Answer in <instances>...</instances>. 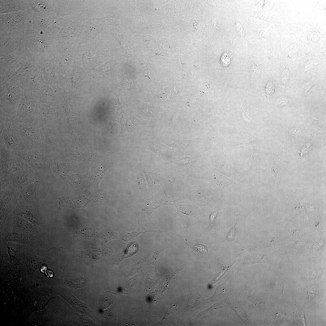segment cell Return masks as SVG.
I'll return each mask as SVG.
<instances>
[{
	"label": "cell",
	"mask_w": 326,
	"mask_h": 326,
	"mask_svg": "<svg viewBox=\"0 0 326 326\" xmlns=\"http://www.w3.org/2000/svg\"><path fill=\"white\" fill-rule=\"evenodd\" d=\"M26 54L36 64L52 58L55 48L53 35L32 28L24 32Z\"/></svg>",
	"instance_id": "cell-1"
},
{
	"label": "cell",
	"mask_w": 326,
	"mask_h": 326,
	"mask_svg": "<svg viewBox=\"0 0 326 326\" xmlns=\"http://www.w3.org/2000/svg\"><path fill=\"white\" fill-rule=\"evenodd\" d=\"M24 88L22 82L0 76V110L15 118Z\"/></svg>",
	"instance_id": "cell-2"
},
{
	"label": "cell",
	"mask_w": 326,
	"mask_h": 326,
	"mask_svg": "<svg viewBox=\"0 0 326 326\" xmlns=\"http://www.w3.org/2000/svg\"><path fill=\"white\" fill-rule=\"evenodd\" d=\"M32 17L30 6L25 10L0 13V30L24 32L32 28Z\"/></svg>",
	"instance_id": "cell-3"
},
{
	"label": "cell",
	"mask_w": 326,
	"mask_h": 326,
	"mask_svg": "<svg viewBox=\"0 0 326 326\" xmlns=\"http://www.w3.org/2000/svg\"><path fill=\"white\" fill-rule=\"evenodd\" d=\"M40 101L38 91L25 87L14 120L25 124L33 121L35 119L36 108Z\"/></svg>",
	"instance_id": "cell-4"
},
{
	"label": "cell",
	"mask_w": 326,
	"mask_h": 326,
	"mask_svg": "<svg viewBox=\"0 0 326 326\" xmlns=\"http://www.w3.org/2000/svg\"><path fill=\"white\" fill-rule=\"evenodd\" d=\"M15 154L33 167L45 169L49 168L47 155L49 154L43 148L25 144Z\"/></svg>",
	"instance_id": "cell-5"
},
{
	"label": "cell",
	"mask_w": 326,
	"mask_h": 326,
	"mask_svg": "<svg viewBox=\"0 0 326 326\" xmlns=\"http://www.w3.org/2000/svg\"><path fill=\"white\" fill-rule=\"evenodd\" d=\"M24 32L0 30V53L26 54Z\"/></svg>",
	"instance_id": "cell-6"
},
{
	"label": "cell",
	"mask_w": 326,
	"mask_h": 326,
	"mask_svg": "<svg viewBox=\"0 0 326 326\" xmlns=\"http://www.w3.org/2000/svg\"><path fill=\"white\" fill-rule=\"evenodd\" d=\"M12 125L14 129L21 136L25 144L43 148L41 138L40 126L35 119L26 124L16 122L14 119Z\"/></svg>",
	"instance_id": "cell-7"
},
{
	"label": "cell",
	"mask_w": 326,
	"mask_h": 326,
	"mask_svg": "<svg viewBox=\"0 0 326 326\" xmlns=\"http://www.w3.org/2000/svg\"><path fill=\"white\" fill-rule=\"evenodd\" d=\"M35 116L40 127H53L59 120L60 114L52 104L40 101L36 108Z\"/></svg>",
	"instance_id": "cell-8"
},
{
	"label": "cell",
	"mask_w": 326,
	"mask_h": 326,
	"mask_svg": "<svg viewBox=\"0 0 326 326\" xmlns=\"http://www.w3.org/2000/svg\"><path fill=\"white\" fill-rule=\"evenodd\" d=\"M0 148L14 154L25 144L21 136L13 127L12 123L0 133Z\"/></svg>",
	"instance_id": "cell-9"
},
{
	"label": "cell",
	"mask_w": 326,
	"mask_h": 326,
	"mask_svg": "<svg viewBox=\"0 0 326 326\" xmlns=\"http://www.w3.org/2000/svg\"><path fill=\"white\" fill-rule=\"evenodd\" d=\"M37 66L36 63L25 54L17 62L7 75L5 76L23 83L28 74Z\"/></svg>",
	"instance_id": "cell-10"
},
{
	"label": "cell",
	"mask_w": 326,
	"mask_h": 326,
	"mask_svg": "<svg viewBox=\"0 0 326 326\" xmlns=\"http://www.w3.org/2000/svg\"><path fill=\"white\" fill-rule=\"evenodd\" d=\"M42 144L44 149L50 154L54 149L59 138L58 130L53 127H40Z\"/></svg>",
	"instance_id": "cell-11"
},
{
	"label": "cell",
	"mask_w": 326,
	"mask_h": 326,
	"mask_svg": "<svg viewBox=\"0 0 326 326\" xmlns=\"http://www.w3.org/2000/svg\"><path fill=\"white\" fill-rule=\"evenodd\" d=\"M5 238L9 241L17 242L46 248L50 246L46 242L36 237L17 232L8 233L6 235Z\"/></svg>",
	"instance_id": "cell-12"
},
{
	"label": "cell",
	"mask_w": 326,
	"mask_h": 326,
	"mask_svg": "<svg viewBox=\"0 0 326 326\" xmlns=\"http://www.w3.org/2000/svg\"><path fill=\"white\" fill-rule=\"evenodd\" d=\"M23 83L25 87L37 91H39L46 84L42 73L37 66L28 74Z\"/></svg>",
	"instance_id": "cell-13"
},
{
	"label": "cell",
	"mask_w": 326,
	"mask_h": 326,
	"mask_svg": "<svg viewBox=\"0 0 326 326\" xmlns=\"http://www.w3.org/2000/svg\"><path fill=\"white\" fill-rule=\"evenodd\" d=\"M25 54L0 53V76H6L11 69Z\"/></svg>",
	"instance_id": "cell-14"
},
{
	"label": "cell",
	"mask_w": 326,
	"mask_h": 326,
	"mask_svg": "<svg viewBox=\"0 0 326 326\" xmlns=\"http://www.w3.org/2000/svg\"><path fill=\"white\" fill-rule=\"evenodd\" d=\"M171 199L164 192H159L151 198L145 200V209L150 213H152L159 207L164 205L169 204Z\"/></svg>",
	"instance_id": "cell-15"
},
{
	"label": "cell",
	"mask_w": 326,
	"mask_h": 326,
	"mask_svg": "<svg viewBox=\"0 0 326 326\" xmlns=\"http://www.w3.org/2000/svg\"><path fill=\"white\" fill-rule=\"evenodd\" d=\"M0 13L25 10L30 6L25 0H0Z\"/></svg>",
	"instance_id": "cell-16"
},
{
	"label": "cell",
	"mask_w": 326,
	"mask_h": 326,
	"mask_svg": "<svg viewBox=\"0 0 326 326\" xmlns=\"http://www.w3.org/2000/svg\"><path fill=\"white\" fill-rule=\"evenodd\" d=\"M13 228L15 229L34 232H38L35 226L27 221L21 218H16L12 222Z\"/></svg>",
	"instance_id": "cell-17"
},
{
	"label": "cell",
	"mask_w": 326,
	"mask_h": 326,
	"mask_svg": "<svg viewBox=\"0 0 326 326\" xmlns=\"http://www.w3.org/2000/svg\"><path fill=\"white\" fill-rule=\"evenodd\" d=\"M128 207L131 211L133 212L136 214L137 217L138 221V228L137 230L134 232L131 233H126V240H130L141 233L146 232H157L156 231L144 228L142 224V219L140 216L139 213L138 211H135L130 207L128 206Z\"/></svg>",
	"instance_id": "cell-18"
},
{
	"label": "cell",
	"mask_w": 326,
	"mask_h": 326,
	"mask_svg": "<svg viewBox=\"0 0 326 326\" xmlns=\"http://www.w3.org/2000/svg\"><path fill=\"white\" fill-rule=\"evenodd\" d=\"M111 166V163L107 161H104L100 166L94 172L92 176L94 183L96 185L102 178L107 170Z\"/></svg>",
	"instance_id": "cell-19"
},
{
	"label": "cell",
	"mask_w": 326,
	"mask_h": 326,
	"mask_svg": "<svg viewBox=\"0 0 326 326\" xmlns=\"http://www.w3.org/2000/svg\"><path fill=\"white\" fill-rule=\"evenodd\" d=\"M124 82L125 88L129 92L137 93L141 90L135 77L132 75L129 74L126 75Z\"/></svg>",
	"instance_id": "cell-20"
},
{
	"label": "cell",
	"mask_w": 326,
	"mask_h": 326,
	"mask_svg": "<svg viewBox=\"0 0 326 326\" xmlns=\"http://www.w3.org/2000/svg\"><path fill=\"white\" fill-rule=\"evenodd\" d=\"M117 294L110 292H102L100 296L99 302L100 307L103 309L107 308L110 305L113 304L114 301Z\"/></svg>",
	"instance_id": "cell-21"
},
{
	"label": "cell",
	"mask_w": 326,
	"mask_h": 326,
	"mask_svg": "<svg viewBox=\"0 0 326 326\" xmlns=\"http://www.w3.org/2000/svg\"><path fill=\"white\" fill-rule=\"evenodd\" d=\"M139 245L136 242H132L128 244L125 252L120 259V262L125 258L131 257L138 251Z\"/></svg>",
	"instance_id": "cell-22"
},
{
	"label": "cell",
	"mask_w": 326,
	"mask_h": 326,
	"mask_svg": "<svg viewBox=\"0 0 326 326\" xmlns=\"http://www.w3.org/2000/svg\"><path fill=\"white\" fill-rule=\"evenodd\" d=\"M14 118L0 110V133L3 131L8 124L12 123Z\"/></svg>",
	"instance_id": "cell-23"
},
{
	"label": "cell",
	"mask_w": 326,
	"mask_h": 326,
	"mask_svg": "<svg viewBox=\"0 0 326 326\" xmlns=\"http://www.w3.org/2000/svg\"><path fill=\"white\" fill-rule=\"evenodd\" d=\"M233 55V52L230 50H228L223 54L221 60L224 66L226 67L229 64Z\"/></svg>",
	"instance_id": "cell-24"
},
{
	"label": "cell",
	"mask_w": 326,
	"mask_h": 326,
	"mask_svg": "<svg viewBox=\"0 0 326 326\" xmlns=\"http://www.w3.org/2000/svg\"><path fill=\"white\" fill-rule=\"evenodd\" d=\"M36 188L33 185L27 187L25 192V195L27 197H32L34 196L36 192Z\"/></svg>",
	"instance_id": "cell-25"
},
{
	"label": "cell",
	"mask_w": 326,
	"mask_h": 326,
	"mask_svg": "<svg viewBox=\"0 0 326 326\" xmlns=\"http://www.w3.org/2000/svg\"><path fill=\"white\" fill-rule=\"evenodd\" d=\"M8 252L9 256L11 258L16 257L18 253V250L16 248L10 245H7Z\"/></svg>",
	"instance_id": "cell-26"
},
{
	"label": "cell",
	"mask_w": 326,
	"mask_h": 326,
	"mask_svg": "<svg viewBox=\"0 0 326 326\" xmlns=\"http://www.w3.org/2000/svg\"><path fill=\"white\" fill-rule=\"evenodd\" d=\"M266 92L268 96L271 95L275 91V86L272 81L269 82L266 86Z\"/></svg>",
	"instance_id": "cell-27"
},
{
	"label": "cell",
	"mask_w": 326,
	"mask_h": 326,
	"mask_svg": "<svg viewBox=\"0 0 326 326\" xmlns=\"http://www.w3.org/2000/svg\"><path fill=\"white\" fill-rule=\"evenodd\" d=\"M195 247L197 250L201 252L206 253L208 252L207 247L203 245L199 244L196 245Z\"/></svg>",
	"instance_id": "cell-28"
},
{
	"label": "cell",
	"mask_w": 326,
	"mask_h": 326,
	"mask_svg": "<svg viewBox=\"0 0 326 326\" xmlns=\"http://www.w3.org/2000/svg\"><path fill=\"white\" fill-rule=\"evenodd\" d=\"M218 214V213L216 211L213 212L209 216L210 225L214 224Z\"/></svg>",
	"instance_id": "cell-29"
},
{
	"label": "cell",
	"mask_w": 326,
	"mask_h": 326,
	"mask_svg": "<svg viewBox=\"0 0 326 326\" xmlns=\"http://www.w3.org/2000/svg\"><path fill=\"white\" fill-rule=\"evenodd\" d=\"M289 72H288L287 74H286V72H283L284 73L282 74V76L283 77V78H282V79L283 80V81L282 82H283V81H284L283 83H286V81L288 79V78L289 77L288 76L289 75Z\"/></svg>",
	"instance_id": "cell-30"
},
{
	"label": "cell",
	"mask_w": 326,
	"mask_h": 326,
	"mask_svg": "<svg viewBox=\"0 0 326 326\" xmlns=\"http://www.w3.org/2000/svg\"><path fill=\"white\" fill-rule=\"evenodd\" d=\"M46 275L48 278H52L53 277V273L50 270H48L46 272Z\"/></svg>",
	"instance_id": "cell-31"
},
{
	"label": "cell",
	"mask_w": 326,
	"mask_h": 326,
	"mask_svg": "<svg viewBox=\"0 0 326 326\" xmlns=\"http://www.w3.org/2000/svg\"><path fill=\"white\" fill-rule=\"evenodd\" d=\"M298 130L297 129H295L292 130L291 131H290L289 132V134H290L292 136L293 134V136H296V135H297V134L298 133Z\"/></svg>",
	"instance_id": "cell-32"
},
{
	"label": "cell",
	"mask_w": 326,
	"mask_h": 326,
	"mask_svg": "<svg viewBox=\"0 0 326 326\" xmlns=\"http://www.w3.org/2000/svg\"><path fill=\"white\" fill-rule=\"evenodd\" d=\"M46 269L47 267L46 264L43 265L40 268V270L43 273L45 272Z\"/></svg>",
	"instance_id": "cell-33"
},
{
	"label": "cell",
	"mask_w": 326,
	"mask_h": 326,
	"mask_svg": "<svg viewBox=\"0 0 326 326\" xmlns=\"http://www.w3.org/2000/svg\"><path fill=\"white\" fill-rule=\"evenodd\" d=\"M285 279H284V281H283V286H282V297L283 299V292H284V281H285Z\"/></svg>",
	"instance_id": "cell-34"
}]
</instances>
